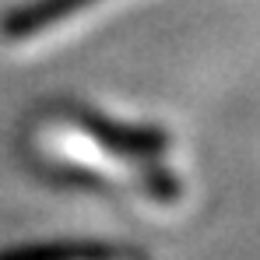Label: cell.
Segmentation results:
<instances>
[{"label": "cell", "instance_id": "obj_1", "mask_svg": "<svg viewBox=\"0 0 260 260\" xmlns=\"http://www.w3.org/2000/svg\"><path fill=\"white\" fill-rule=\"evenodd\" d=\"M36 134V130H32ZM43 137H56V141H71L91 148L99 155H60L49 158L56 169L71 179H81L85 186H99L106 193H120V201H162V204H176L173 197L151 183L162 179L166 186L179 190V173L173 162V141L169 137H155L144 127H123L102 120V116H53L39 127Z\"/></svg>", "mask_w": 260, "mask_h": 260}, {"label": "cell", "instance_id": "obj_2", "mask_svg": "<svg viewBox=\"0 0 260 260\" xmlns=\"http://www.w3.org/2000/svg\"><path fill=\"white\" fill-rule=\"evenodd\" d=\"M127 0H21L4 18V39L11 46H46L67 32H78L95 18Z\"/></svg>", "mask_w": 260, "mask_h": 260}]
</instances>
